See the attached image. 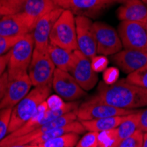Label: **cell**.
Wrapping results in <instances>:
<instances>
[{
    "label": "cell",
    "instance_id": "cell-21",
    "mask_svg": "<svg viewBox=\"0 0 147 147\" xmlns=\"http://www.w3.org/2000/svg\"><path fill=\"white\" fill-rule=\"evenodd\" d=\"M138 111L125 115L122 123L116 128L120 140H123L133 135L136 131L139 130V119Z\"/></svg>",
    "mask_w": 147,
    "mask_h": 147
},
{
    "label": "cell",
    "instance_id": "cell-29",
    "mask_svg": "<svg viewBox=\"0 0 147 147\" xmlns=\"http://www.w3.org/2000/svg\"><path fill=\"white\" fill-rule=\"evenodd\" d=\"M91 61H92V68L96 72L103 71L107 67V64H108V59H107L105 56H101V55H99L98 57L97 56L94 57Z\"/></svg>",
    "mask_w": 147,
    "mask_h": 147
},
{
    "label": "cell",
    "instance_id": "cell-27",
    "mask_svg": "<svg viewBox=\"0 0 147 147\" xmlns=\"http://www.w3.org/2000/svg\"><path fill=\"white\" fill-rule=\"evenodd\" d=\"M144 132L140 129L136 131L134 134L121 141L118 147H142Z\"/></svg>",
    "mask_w": 147,
    "mask_h": 147
},
{
    "label": "cell",
    "instance_id": "cell-26",
    "mask_svg": "<svg viewBox=\"0 0 147 147\" xmlns=\"http://www.w3.org/2000/svg\"><path fill=\"white\" fill-rule=\"evenodd\" d=\"M99 133L88 131L78 140L75 147H98Z\"/></svg>",
    "mask_w": 147,
    "mask_h": 147
},
{
    "label": "cell",
    "instance_id": "cell-31",
    "mask_svg": "<svg viewBox=\"0 0 147 147\" xmlns=\"http://www.w3.org/2000/svg\"><path fill=\"white\" fill-rule=\"evenodd\" d=\"M139 119V129L141 131L147 132V108L145 109L138 111Z\"/></svg>",
    "mask_w": 147,
    "mask_h": 147
},
{
    "label": "cell",
    "instance_id": "cell-22",
    "mask_svg": "<svg viewBox=\"0 0 147 147\" xmlns=\"http://www.w3.org/2000/svg\"><path fill=\"white\" fill-rule=\"evenodd\" d=\"M78 135L73 132L66 133L39 144V147H74L79 140Z\"/></svg>",
    "mask_w": 147,
    "mask_h": 147
},
{
    "label": "cell",
    "instance_id": "cell-15",
    "mask_svg": "<svg viewBox=\"0 0 147 147\" xmlns=\"http://www.w3.org/2000/svg\"><path fill=\"white\" fill-rule=\"evenodd\" d=\"M38 20L23 14L6 15L0 19V35L21 37L32 33Z\"/></svg>",
    "mask_w": 147,
    "mask_h": 147
},
{
    "label": "cell",
    "instance_id": "cell-28",
    "mask_svg": "<svg viewBox=\"0 0 147 147\" xmlns=\"http://www.w3.org/2000/svg\"><path fill=\"white\" fill-rule=\"evenodd\" d=\"M21 37H5L0 35V56L7 54Z\"/></svg>",
    "mask_w": 147,
    "mask_h": 147
},
{
    "label": "cell",
    "instance_id": "cell-11",
    "mask_svg": "<svg viewBox=\"0 0 147 147\" xmlns=\"http://www.w3.org/2000/svg\"><path fill=\"white\" fill-rule=\"evenodd\" d=\"M63 11V9L56 7L40 18L32 32L34 41V52L46 53L49 45V36L53 26Z\"/></svg>",
    "mask_w": 147,
    "mask_h": 147
},
{
    "label": "cell",
    "instance_id": "cell-19",
    "mask_svg": "<svg viewBox=\"0 0 147 147\" xmlns=\"http://www.w3.org/2000/svg\"><path fill=\"white\" fill-rule=\"evenodd\" d=\"M48 53L57 69L70 72L74 60L73 51L49 43Z\"/></svg>",
    "mask_w": 147,
    "mask_h": 147
},
{
    "label": "cell",
    "instance_id": "cell-25",
    "mask_svg": "<svg viewBox=\"0 0 147 147\" xmlns=\"http://www.w3.org/2000/svg\"><path fill=\"white\" fill-rule=\"evenodd\" d=\"M12 109H0V141L7 135Z\"/></svg>",
    "mask_w": 147,
    "mask_h": 147
},
{
    "label": "cell",
    "instance_id": "cell-8",
    "mask_svg": "<svg viewBox=\"0 0 147 147\" xmlns=\"http://www.w3.org/2000/svg\"><path fill=\"white\" fill-rule=\"evenodd\" d=\"M97 55H115L123 49V43L118 32L105 22H93Z\"/></svg>",
    "mask_w": 147,
    "mask_h": 147
},
{
    "label": "cell",
    "instance_id": "cell-35",
    "mask_svg": "<svg viewBox=\"0 0 147 147\" xmlns=\"http://www.w3.org/2000/svg\"><path fill=\"white\" fill-rule=\"evenodd\" d=\"M142 147H147V132H144V133Z\"/></svg>",
    "mask_w": 147,
    "mask_h": 147
},
{
    "label": "cell",
    "instance_id": "cell-18",
    "mask_svg": "<svg viewBox=\"0 0 147 147\" xmlns=\"http://www.w3.org/2000/svg\"><path fill=\"white\" fill-rule=\"evenodd\" d=\"M117 10L121 21L147 22V5L142 0H126Z\"/></svg>",
    "mask_w": 147,
    "mask_h": 147
},
{
    "label": "cell",
    "instance_id": "cell-17",
    "mask_svg": "<svg viewBox=\"0 0 147 147\" xmlns=\"http://www.w3.org/2000/svg\"><path fill=\"white\" fill-rule=\"evenodd\" d=\"M112 59L120 69L129 75L147 64V53L124 49L113 55Z\"/></svg>",
    "mask_w": 147,
    "mask_h": 147
},
{
    "label": "cell",
    "instance_id": "cell-20",
    "mask_svg": "<svg viewBox=\"0 0 147 147\" xmlns=\"http://www.w3.org/2000/svg\"><path fill=\"white\" fill-rule=\"evenodd\" d=\"M124 116L105 117V118H100L94 120H89V121H81V122L79 121V122L82 123L86 130L100 133L103 131L116 129L120 125V123H122Z\"/></svg>",
    "mask_w": 147,
    "mask_h": 147
},
{
    "label": "cell",
    "instance_id": "cell-2",
    "mask_svg": "<svg viewBox=\"0 0 147 147\" xmlns=\"http://www.w3.org/2000/svg\"><path fill=\"white\" fill-rule=\"evenodd\" d=\"M51 91L52 85L36 86L12 109L8 134L16 131L28 121L39 106L51 95Z\"/></svg>",
    "mask_w": 147,
    "mask_h": 147
},
{
    "label": "cell",
    "instance_id": "cell-30",
    "mask_svg": "<svg viewBox=\"0 0 147 147\" xmlns=\"http://www.w3.org/2000/svg\"><path fill=\"white\" fill-rule=\"evenodd\" d=\"M118 71L116 69H109L104 74V82L107 84H113L117 81Z\"/></svg>",
    "mask_w": 147,
    "mask_h": 147
},
{
    "label": "cell",
    "instance_id": "cell-4",
    "mask_svg": "<svg viewBox=\"0 0 147 147\" xmlns=\"http://www.w3.org/2000/svg\"><path fill=\"white\" fill-rule=\"evenodd\" d=\"M56 7L53 0H0V17L23 14L39 20Z\"/></svg>",
    "mask_w": 147,
    "mask_h": 147
},
{
    "label": "cell",
    "instance_id": "cell-9",
    "mask_svg": "<svg viewBox=\"0 0 147 147\" xmlns=\"http://www.w3.org/2000/svg\"><path fill=\"white\" fill-rule=\"evenodd\" d=\"M55 70L56 66L48 52L38 53L34 51L28 71L34 87L51 85Z\"/></svg>",
    "mask_w": 147,
    "mask_h": 147
},
{
    "label": "cell",
    "instance_id": "cell-34",
    "mask_svg": "<svg viewBox=\"0 0 147 147\" xmlns=\"http://www.w3.org/2000/svg\"><path fill=\"white\" fill-rule=\"evenodd\" d=\"M7 147H39V145L30 144H12Z\"/></svg>",
    "mask_w": 147,
    "mask_h": 147
},
{
    "label": "cell",
    "instance_id": "cell-12",
    "mask_svg": "<svg viewBox=\"0 0 147 147\" xmlns=\"http://www.w3.org/2000/svg\"><path fill=\"white\" fill-rule=\"evenodd\" d=\"M73 54L74 60L70 73L86 92L90 91L98 83V74L92 68L91 59L78 49L73 51Z\"/></svg>",
    "mask_w": 147,
    "mask_h": 147
},
{
    "label": "cell",
    "instance_id": "cell-16",
    "mask_svg": "<svg viewBox=\"0 0 147 147\" xmlns=\"http://www.w3.org/2000/svg\"><path fill=\"white\" fill-rule=\"evenodd\" d=\"M32 86L28 74L9 80L5 94L0 102V109H13L28 94Z\"/></svg>",
    "mask_w": 147,
    "mask_h": 147
},
{
    "label": "cell",
    "instance_id": "cell-32",
    "mask_svg": "<svg viewBox=\"0 0 147 147\" xmlns=\"http://www.w3.org/2000/svg\"><path fill=\"white\" fill-rule=\"evenodd\" d=\"M9 82V78H8V74L5 71L1 77H0V102L2 101L5 92H6V88H7V85Z\"/></svg>",
    "mask_w": 147,
    "mask_h": 147
},
{
    "label": "cell",
    "instance_id": "cell-3",
    "mask_svg": "<svg viewBox=\"0 0 147 147\" xmlns=\"http://www.w3.org/2000/svg\"><path fill=\"white\" fill-rule=\"evenodd\" d=\"M34 41L32 33L22 36L9 51V60L6 72L9 80L28 74L33 58Z\"/></svg>",
    "mask_w": 147,
    "mask_h": 147
},
{
    "label": "cell",
    "instance_id": "cell-5",
    "mask_svg": "<svg viewBox=\"0 0 147 147\" xmlns=\"http://www.w3.org/2000/svg\"><path fill=\"white\" fill-rule=\"evenodd\" d=\"M49 43L74 51L78 49L75 15L68 10H63L53 26Z\"/></svg>",
    "mask_w": 147,
    "mask_h": 147
},
{
    "label": "cell",
    "instance_id": "cell-14",
    "mask_svg": "<svg viewBox=\"0 0 147 147\" xmlns=\"http://www.w3.org/2000/svg\"><path fill=\"white\" fill-rule=\"evenodd\" d=\"M78 50L89 59L97 56L93 22L85 16H75Z\"/></svg>",
    "mask_w": 147,
    "mask_h": 147
},
{
    "label": "cell",
    "instance_id": "cell-23",
    "mask_svg": "<svg viewBox=\"0 0 147 147\" xmlns=\"http://www.w3.org/2000/svg\"><path fill=\"white\" fill-rule=\"evenodd\" d=\"M120 143L116 129L99 133L98 147H118Z\"/></svg>",
    "mask_w": 147,
    "mask_h": 147
},
{
    "label": "cell",
    "instance_id": "cell-7",
    "mask_svg": "<svg viewBox=\"0 0 147 147\" xmlns=\"http://www.w3.org/2000/svg\"><path fill=\"white\" fill-rule=\"evenodd\" d=\"M117 32L125 49L147 53V22L121 21Z\"/></svg>",
    "mask_w": 147,
    "mask_h": 147
},
{
    "label": "cell",
    "instance_id": "cell-24",
    "mask_svg": "<svg viewBox=\"0 0 147 147\" xmlns=\"http://www.w3.org/2000/svg\"><path fill=\"white\" fill-rule=\"evenodd\" d=\"M126 79L131 84L147 89V64H145L138 71L129 74Z\"/></svg>",
    "mask_w": 147,
    "mask_h": 147
},
{
    "label": "cell",
    "instance_id": "cell-33",
    "mask_svg": "<svg viewBox=\"0 0 147 147\" xmlns=\"http://www.w3.org/2000/svg\"><path fill=\"white\" fill-rule=\"evenodd\" d=\"M9 52L5 55L0 56V77H1L7 69V64H8V60H9Z\"/></svg>",
    "mask_w": 147,
    "mask_h": 147
},
{
    "label": "cell",
    "instance_id": "cell-36",
    "mask_svg": "<svg viewBox=\"0 0 147 147\" xmlns=\"http://www.w3.org/2000/svg\"><path fill=\"white\" fill-rule=\"evenodd\" d=\"M115 2H119V3H124L126 0H115Z\"/></svg>",
    "mask_w": 147,
    "mask_h": 147
},
{
    "label": "cell",
    "instance_id": "cell-13",
    "mask_svg": "<svg viewBox=\"0 0 147 147\" xmlns=\"http://www.w3.org/2000/svg\"><path fill=\"white\" fill-rule=\"evenodd\" d=\"M57 7L71 11L75 16L93 17L115 3V0H53Z\"/></svg>",
    "mask_w": 147,
    "mask_h": 147
},
{
    "label": "cell",
    "instance_id": "cell-6",
    "mask_svg": "<svg viewBox=\"0 0 147 147\" xmlns=\"http://www.w3.org/2000/svg\"><path fill=\"white\" fill-rule=\"evenodd\" d=\"M136 109H123L111 106L100 100L96 95L83 102L77 109L78 121H89L105 117L124 116L136 112Z\"/></svg>",
    "mask_w": 147,
    "mask_h": 147
},
{
    "label": "cell",
    "instance_id": "cell-1",
    "mask_svg": "<svg viewBox=\"0 0 147 147\" xmlns=\"http://www.w3.org/2000/svg\"><path fill=\"white\" fill-rule=\"evenodd\" d=\"M111 106L123 109H137L147 107V89L119 79L113 84L100 82L96 95Z\"/></svg>",
    "mask_w": 147,
    "mask_h": 147
},
{
    "label": "cell",
    "instance_id": "cell-37",
    "mask_svg": "<svg viewBox=\"0 0 147 147\" xmlns=\"http://www.w3.org/2000/svg\"><path fill=\"white\" fill-rule=\"evenodd\" d=\"M142 1H143V2H144V3L146 5H147V0H142Z\"/></svg>",
    "mask_w": 147,
    "mask_h": 147
},
{
    "label": "cell",
    "instance_id": "cell-10",
    "mask_svg": "<svg viewBox=\"0 0 147 147\" xmlns=\"http://www.w3.org/2000/svg\"><path fill=\"white\" fill-rule=\"evenodd\" d=\"M51 85L52 89L60 98L69 102L79 100L86 95V92L68 71L56 68Z\"/></svg>",
    "mask_w": 147,
    "mask_h": 147
}]
</instances>
